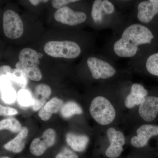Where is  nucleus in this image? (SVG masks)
I'll use <instances>...</instances> for the list:
<instances>
[{
    "label": "nucleus",
    "instance_id": "nucleus-1",
    "mask_svg": "<svg viewBox=\"0 0 158 158\" xmlns=\"http://www.w3.org/2000/svg\"><path fill=\"white\" fill-rule=\"evenodd\" d=\"M152 32L146 26L134 23L127 27L121 37L113 45V50L118 56L132 58L135 56L139 46L150 44L153 39Z\"/></svg>",
    "mask_w": 158,
    "mask_h": 158
},
{
    "label": "nucleus",
    "instance_id": "nucleus-2",
    "mask_svg": "<svg viewBox=\"0 0 158 158\" xmlns=\"http://www.w3.org/2000/svg\"><path fill=\"white\" fill-rule=\"evenodd\" d=\"M39 55L32 49L25 48L20 52L19 62L15 64L16 69L22 72L27 77L34 81H39L42 75L38 65Z\"/></svg>",
    "mask_w": 158,
    "mask_h": 158
},
{
    "label": "nucleus",
    "instance_id": "nucleus-3",
    "mask_svg": "<svg viewBox=\"0 0 158 158\" xmlns=\"http://www.w3.org/2000/svg\"><path fill=\"white\" fill-rule=\"evenodd\" d=\"M89 111L93 119L101 125L110 124L116 118L115 108L105 97L98 96L94 98L90 103Z\"/></svg>",
    "mask_w": 158,
    "mask_h": 158
},
{
    "label": "nucleus",
    "instance_id": "nucleus-4",
    "mask_svg": "<svg viewBox=\"0 0 158 158\" xmlns=\"http://www.w3.org/2000/svg\"><path fill=\"white\" fill-rule=\"evenodd\" d=\"M44 51L51 56L65 59L77 58L81 53L78 44L69 40L49 41L44 45Z\"/></svg>",
    "mask_w": 158,
    "mask_h": 158
},
{
    "label": "nucleus",
    "instance_id": "nucleus-5",
    "mask_svg": "<svg viewBox=\"0 0 158 158\" xmlns=\"http://www.w3.org/2000/svg\"><path fill=\"white\" fill-rule=\"evenodd\" d=\"M3 28L6 37L10 39H16L23 35V24L16 12L8 10L3 15Z\"/></svg>",
    "mask_w": 158,
    "mask_h": 158
},
{
    "label": "nucleus",
    "instance_id": "nucleus-6",
    "mask_svg": "<svg viewBox=\"0 0 158 158\" xmlns=\"http://www.w3.org/2000/svg\"><path fill=\"white\" fill-rule=\"evenodd\" d=\"M92 76L96 80L106 79L115 75L116 70L109 62L94 57H90L87 61Z\"/></svg>",
    "mask_w": 158,
    "mask_h": 158
},
{
    "label": "nucleus",
    "instance_id": "nucleus-7",
    "mask_svg": "<svg viewBox=\"0 0 158 158\" xmlns=\"http://www.w3.org/2000/svg\"><path fill=\"white\" fill-rule=\"evenodd\" d=\"M106 135L110 144L106 150V156L109 158H118L123 151V146L125 144L124 135L113 127L108 129Z\"/></svg>",
    "mask_w": 158,
    "mask_h": 158
},
{
    "label": "nucleus",
    "instance_id": "nucleus-8",
    "mask_svg": "<svg viewBox=\"0 0 158 158\" xmlns=\"http://www.w3.org/2000/svg\"><path fill=\"white\" fill-rule=\"evenodd\" d=\"M56 132L52 128L48 129L40 138L32 141L30 146V151L33 155L39 156L42 155L49 148L55 144Z\"/></svg>",
    "mask_w": 158,
    "mask_h": 158
},
{
    "label": "nucleus",
    "instance_id": "nucleus-9",
    "mask_svg": "<svg viewBox=\"0 0 158 158\" xmlns=\"http://www.w3.org/2000/svg\"><path fill=\"white\" fill-rule=\"evenodd\" d=\"M57 21L69 26H76L85 22L87 15L82 11H75L68 7L58 9L54 14Z\"/></svg>",
    "mask_w": 158,
    "mask_h": 158
},
{
    "label": "nucleus",
    "instance_id": "nucleus-10",
    "mask_svg": "<svg viewBox=\"0 0 158 158\" xmlns=\"http://www.w3.org/2000/svg\"><path fill=\"white\" fill-rule=\"evenodd\" d=\"M137 136L132 138L131 144L134 147L141 148L147 145L152 137L158 135V126L144 124L138 128L136 131Z\"/></svg>",
    "mask_w": 158,
    "mask_h": 158
},
{
    "label": "nucleus",
    "instance_id": "nucleus-11",
    "mask_svg": "<svg viewBox=\"0 0 158 158\" xmlns=\"http://www.w3.org/2000/svg\"><path fill=\"white\" fill-rule=\"evenodd\" d=\"M137 18L143 23H148L158 14V3L155 0L142 1L137 8Z\"/></svg>",
    "mask_w": 158,
    "mask_h": 158
},
{
    "label": "nucleus",
    "instance_id": "nucleus-12",
    "mask_svg": "<svg viewBox=\"0 0 158 158\" xmlns=\"http://www.w3.org/2000/svg\"><path fill=\"white\" fill-rule=\"evenodd\" d=\"M138 113L144 121H153L158 114V97L147 96L139 106Z\"/></svg>",
    "mask_w": 158,
    "mask_h": 158
},
{
    "label": "nucleus",
    "instance_id": "nucleus-13",
    "mask_svg": "<svg viewBox=\"0 0 158 158\" xmlns=\"http://www.w3.org/2000/svg\"><path fill=\"white\" fill-rule=\"evenodd\" d=\"M148 95L147 90L143 85L138 83L133 84L131 91L125 100V106L128 109H132L140 106Z\"/></svg>",
    "mask_w": 158,
    "mask_h": 158
},
{
    "label": "nucleus",
    "instance_id": "nucleus-14",
    "mask_svg": "<svg viewBox=\"0 0 158 158\" xmlns=\"http://www.w3.org/2000/svg\"><path fill=\"white\" fill-rule=\"evenodd\" d=\"M52 94V89L49 85L40 84L36 86L34 94V103L32 109L34 111L40 110L46 104Z\"/></svg>",
    "mask_w": 158,
    "mask_h": 158
},
{
    "label": "nucleus",
    "instance_id": "nucleus-15",
    "mask_svg": "<svg viewBox=\"0 0 158 158\" xmlns=\"http://www.w3.org/2000/svg\"><path fill=\"white\" fill-rule=\"evenodd\" d=\"M64 105L63 101L57 98H53L49 101L38 112V116L41 120H48L54 113H58Z\"/></svg>",
    "mask_w": 158,
    "mask_h": 158
},
{
    "label": "nucleus",
    "instance_id": "nucleus-16",
    "mask_svg": "<svg viewBox=\"0 0 158 158\" xmlns=\"http://www.w3.org/2000/svg\"><path fill=\"white\" fill-rule=\"evenodd\" d=\"M28 132L27 127H23L22 128L17 135L4 145V148L7 151L16 153L21 152L24 148L26 139L27 137Z\"/></svg>",
    "mask_w": 158,
    "mask_h": 158
},
{
    "label": "nucleus",
    "instance_id": "nucleus-17",
    "mask_svg": "<svg viewBox=\"0 0 158 158\" xmlns=\"http://www.w3.org/2000/svg\"><path fill=\"white\" fill-rule=\"evenodd\" d=\"M65 140L67 144L74 151L77 152H84L89 142L88 136L73 133H67L65 136Z\"/></svg>",
    "mask_w": 158,
    "mask_h": 158
},
{
    "label": "nucleus",
    "instance_id": "nucleus-18",
    "mask_svg": "<svg viewBox=\"0 0 158 158\" xmlns=\"http://www.w3.org/2000/svg\"><path fill=\"white\" fill-rule=\"evenodd\" d=\"M11 81L5 77H1V94L2 100L7 104L15 102L17 94L11 85Z\"/></svg>",
    "mask_w": 158,
    "mask_h": 158
},
{
    "label": "nucleus",
    "instance_id": "nucleus-19",
    "mask_svg": "<svg viewBox=\"0 0 158 158\" xmlns=\"http://www.w3.org/2000/svg\"><path fill=\"white\" fill-rule=\"evenodd\" d=\"M82 108L76 102L69 101L62 106L60 113L63 118H70L76 115H80L83 113Z\"/></svg>",
    "mask_w": 158,
    "mask_h": 158
},
{
    "label": "nucleus",
    "instance_id": "nucleus-20",
    "mask_svg": "<svg viewBox=\"0 0 158 158\" xmlns=\"http://www.w3.org/2000/svg\"><path fill=\"white\" fill-rule=\"evenodd\" d=\"M22 125L16 118H11L3 119L0 122V130H9L13 133L19 132Z\"/></svg>",
    "mask_w": 158,
    "mask_h": 158
},
{
    "label": "nucleus",
    "instance_id": "nucleus-21",
    "mask_svg": "<svg viewBox=\"0 0 158 158\" xmlns=\"http://www.w3.org/2000/svg\"><path fill=\"white\" fill-rule=\"evenodd\" d=\"M10 80L19 87L24 89L28 84V78L22 72L17 69H12L10 76Z\"/></svg>",
    "mask_w": 158,
    "mask_h": 158
},
{
    "label": "nucleus",
    "instance_id": "nucleus-22",
    "mask_svg": "<svg viewBox=\"0 0 158 158\" xmlns=\"http://www.w3.org/2000/svg\"><path fill=\"white\" fill-rule=\"evenodd\" d=\"M17 99L19 104L24 107L33 106L34 99L30 91L25 89H22L17 93Z\"/></svg>",
    "mask_w": 158,
    "mask_h": 158
},
{
    "label": "nucleus",
    "instance_id": "nucleus-23",
    "mask_svg": "<svg viewBox=\"0 0 158 158\" xmlns=\"http://www.w3.org/2000/svg\"><path fill=\"white\" fill-rule=\"evenodd\" d=\"M102 1L95 0L94 2L91 10V17L96 23H101L103 20Z\"/></svg>",
    "mask_w": 158,
    "mask_h": 158
},
{
    "label": "nucleus",
    "instance_id": "nucleus-24",
    "mask_svg": "<svg viewBox=\"0 0 158 158\" xmlns=\"http://www.w3.org/2000/svg\"><path fill=\"white\" fill-rule=\"evenodd\" d=\"M145 67L149 73L158 77V52L153 54L148 58Z\"/></svg>",
    "mask_w": 158,
    "mask_h": 158
},
{
    "label": "nucleus",
    "instance_id": "nucleus-25",
    "mask_svg": "<svg viewBox=\"0 0 158 158\" xmlns=\"http://www.w3.org/2000/svg\"><path fill=\"white\" fill-rule=\"evenodd\" d=\"M55 158H79L78 156L71 150L65 148L57 154Z\"/></svg>",
    "mask_w": 158,
    "mask_h": 158
},
{
    "label": "nucleus",
    "instance_id": "nucleus-26",
    "mask_svg": "<svg viewBox=\"0 0 158 158\" xmlns=\"http://www.w3.org/2000/svg\"><path fill=\"white\" fill-rule=\"evenodd\" d=\"M18 114L17 110L14 108L6 107L0 105V114L1 116H13Z\"/></svg>",
    "mask_w": 158,
    "mask_h": 158
},
{
    "label": "nucleus",
    "instance_id": "nucleus-27",
    "mask_svg": "<svg viewBox=\"0 0 158 158\" xmlns=\"http://www.w3.org/2000/svg\"><path fill=\"white\" fill-rule=\"evenodd\" d=\"M102 8L106 14L111 15L115 11V7L113 3L108 0L102 1Z\"/></svg>",
    "mask_w": 158,
    "mask_h": 158
},
{
    "label": "nucleus",
    "instance_id": "nucleus-28",
    "mask_svg": "<svg viewBox=\"0 0 158 158\" xmlns=\"http://www.w3.org/2000/svg\"><path fill=\"white\" fill-rule=\"evenodd\" d=\"M78 1L76 0H53L51 2L52 6L56 9H59L63 6L69 3L75 2Z\"/></svg>",
    "mask_w": 158,
    "mask_h": 158
},
{
    "label": "nucleus",
    "instance_id": "nucleus-29",
    "mask_svg": "<svg viewBox=\"0 0 158 158\" xmlns=\"http://www.w3.org/2000/svg\"><path fill=\"white\" fill-rule=\"evenodd\" d=\"M12 69L8 65H2L1 66L0 68V75L6 77L10 80L9 77L12 71Z\"/></svg>",
    "mask_w": 158,
    "mask_h": 158
},
{
    "label": "nucleus",
    "instance_id": "nucleus-30",
    "mask_svg": "<svg viewBox=\"0 0 158 158\" xmlns=\"http://www.w3.org/2000/svg\"><path fill=\"white\" fill-rule=\"evenodd\" d=\"M29 2L34 6H37V5L39 4V3L41 2H48V1L47 0H30Z\"/></svg>",
    "mask_w": 158,
    "mask_h": 158
},
{
    "label": "nucleus",
    "instance_id": "nucleus-31",
    "mask_svg": "<svg viewBox=\"0 0 158 158\" xmlns=\"http://www.w3.org/2000/svg\"><path fill=\"white\" fill-rule=\"evenodd\" d=\"M38 55H39V58H41V57H42V56H43L42 54L39 53V54H38Z\"/></svg>",
    "mask_w": 158,
    "mask_h": 158
},
{
    "label": "nucleus",
    "instance_id": "nucleus-32",
    "mask_svg": "<svg viewBox=\"0 0 158 158\" xmlns=\"http://www.w3.org/2000/svg\"><path fill=\"white\" fill-rule=\"evenodd\" d=\"M1 158H9V157H8V156H3V157H1Z\"/></svg>",
    "mask_w": 158,
    "mask_h": 158
}]
</instances>
